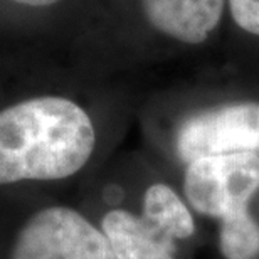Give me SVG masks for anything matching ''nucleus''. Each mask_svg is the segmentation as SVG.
I'll return each mask as SVG.
<instances>
[{
  "label": "nucleus",
  "mask_w": 259,
  "mask_h": 259,
  "mask_svg": "<svg viewBox=\"0 0 259 259\" xmlns=\"http://www.w3.org/2000/svg\"><path fill=\"white\" fill-rule=\"evenodd\" d=\"M91 118L74 101L42 96L0 111V185L61 180L84 167L95 150Z\"/></svg>",
  "instance_id": "nucleus-1"
},
{
  "label": "nucleus",
  "mask_w": 259,
  "mask_h": 259,
  "mask_svg": "<svg viewBox=\"0 0 259 259\" xmlns=\"http://www.w3.org/2000/svg\"><path fill=\"white\" fill-rule=\"evenodd\" d=\"M184 192L194 210L214 219L249 207L259 192V152L212 155L189 162Z\"/></svg>",
  "instance_id": "nucleus-2"
},
{
  "label": "nucleus",
  "mask_w": 259,
  "mask_h": 259,
  "mask_svg": "<svg viewBox=\"0 0 259 259\" xmlns=\"http://www.w3.org/2000/svg\"><path fill=\"white\" fill-rule=\"evenodd\" d=\"M10 259H116L103 231L69 207H48L20 229Z\"/></svg>",
  "instance_id": "nucleus-3"
},
{
  "label": "nucleus",
  "mask_w": 259,
  "mask_h": 259,
  "mask_svg": "<svg viewBox=\"0 0 259 259\" xmlns=\"http://www.w3.org/2000/svg\"><path fill=\"white\" fill-rule=\"evenodd\" d=\"M175 145L185 163L212 155L259 152V103H232L197 113L180 125Z\"/></svg>",
  "instance_id": "nucleus-4"
},
{
  "label": "nucleus",
  "mask_w": 259,
  "mask_h": 259,
  "mask_svg": "<svg viewBox=\"0 0 259 259\" xmlns=\"http://www.w3.org/2000/svg\"><path fill=\"white\" fill-rule=\"evenodd\" d=\"M150 24L168 37L200 44L221 22L226 0H142Z\"/></svg>",
  "instance_id": "nucleus-5"
},
{
  "label": "nucleus",
  "mask_w": 259,
  "mask_h": 259,
  "mask_svg": "<svg viewBox=\"0 0 259 259\" xmlns=\"http://www.w3.org/2000/svg\"><path fill=\"white\" fill-rule=\"evenodd\" d=\"M101 231L116 259H177L175 241L143 215L113 209L103 217Z\"/></svg>",
  "instance_id": "nucleus-6"
},
{
  "label": "nucleus",
  "mask_w": 259,
  "mask_h": 259,
  "mask_svg": "<svg viewBox=\"0 0 259 259\" xmlns=\"http://www.w3.org/2000/svg\"><path fill=\"white\" fill-rule=\"evenodd\" d=\"M142 215L174 241L190 239L195 234L192 212L177 192L165 184H153L145 190Z\"/></svg>",
  "instance_id": "nucleus-7"
},
{
  "label": "nucleus",
  "mask_w": 259,
  "mask_h": 259,
  "mask_svg": "<svg viewBox=\"0 0 259 259\" xmlns=\"http://www.w3.org/2000/svg\"><path fill=\"white\" fill-rule=\"evenodd\" d=\"M219 249L226 259L259 257V222L252 217L249 207L234 210L221 217Z\"/></svg>",
  "instance_id": "nucleus-8"
},
{
  "label": "nucleus",
  "mask_w": 259,
  "mask_h": 259,
  "mask_svg": "<svg viewBox=\"0 0 259 259\" xmlns=\"http://www.w3.org/2000/svg\"><path fill=\"white\" fill-rule=\"evenodd\" d=\"M229 7L241 29L259 35V0H229Z\"/></svg>",
  "instance_id": "nucleus-9"
},
{
  "label": "nucleus",
  "mask_w": 259,
  "mask_h": 259,
  "mask_svg": "<svg viewBox=\"0 0 259 259\" xmlns=\"http://www.w3.org/2000/svg\"><path fill=\"white\" fill-rule=\"evenodd\" d=\"M14 2L29 5V7H49L53 4H58L59 0H14Z\"/></svg>",
  "instance_id": "nucleus-10"
}]
</instances>
